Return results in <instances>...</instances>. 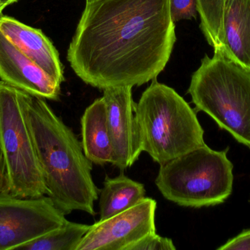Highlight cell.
I'll list each match as a JSON object with an SVG mask.
<instances>
[{
    "label": "cell",
    "instance_id": "1",
    "mask_svg": "<svg viewBox=\"0 0 250 250\" xmlns=\"http://www.w3.org/2000/svg\"><path fill=\"white\" fill-rule=\"evenodd\" d=\"M176 41L170 0H86L67 60L94 88L141 86L164 70Z\"/></svg>",
    "mask_w": 250,
    "mask_h": 250
},
{
    "label": "cell",
    "instance_id": "2",
    "mask_svg": "<svg viewBox=\"0 0 250 250\" xmlns=\"http://www.w3.org/2000/svg\"><path fill=\"white\" fill-rule=\"evenodd\" d=\"M19 94L47 196L65 215L81 211L95 216L100 190L82 142L45 99L21 90Z\"/></svg>",
    "mask_w": 250,
    "mask_h": 250
},
{
    "label": "cell",
    "instance_id": "3",
    "mask_svg": "<svg viewBox=\"0 0 250 250\" xmlns=\"http://www.w3.org/2000/svg\"><path fill=\"white\" fill-rule=\"evenodd\" d=\"M135 113L141 151L160 165L206 144L195 110L156 79L143 92Z\"/></svg>",
    "mask_w": 250,
    "mask_h": 250
},
{
    "label": "cell",
    "instance_id": "4",
    "mask_svg": "<svg viewBox=\"0 0 250 250\" xmlns=\"http://www.w3.org/2000/svg\"><path fill=\"white\" fill-rule=\"evenodd\" d=\"M188 93L198 111L250 148V70L222 51L206 55L192 74Z\"/></svg>",
    "mask_w": 250,
    "mask_h": 250
},
{
    "label": "cell",
    "instance_id": "5",
    "mask_svg": "<svg viewBox=\"0 0 250 250\" xmlns=\"http://www.w3.org/2000/svg\"><path fill=\"white\" fill-rule=\"evenodd\" d=\"M229 148L214 151L202 145L160 165L155 184L164 198L180 206H213L231 195L233 165Z\"/></svg>",
    "mask_w": 250,
    "mask_h": 250
},
{
    "label": "cell",
    "instance_id": "6",
    "mask_svg": "<svg viewBox=\"0 0 250 250\" xmlns=\"http://www.w3.org/2000/svg\"><path fill=\"white\" fill-rule=\"evenodd\" d=\"M0 139L8 170L10 193L22 198L46 195L19 90L2 81H0Z\"/></svg>",
    "mask_w": 250,
    "mask_h": 250
},
{
    "label": "cell",
    "instance_id": "7",
    "mask_svg": "<svg viewBox=\"0 0 250 250\" xmlns=\"http://www.w3.org/2000/svg\"><path fill=\"white\" fill-rule=\"evenodd\" d=\"M67 221L47 195L22 198L0 193V250H17Z\"/></svg>",
    "mask_w": 250,
    "mask_h": 250
},
{
    "label": "cell",
    "instance_id": "8",
    "mask_svg": "<svg viewBox=\"0 0 250 250\" xmlns=\"http://www.w3.org/2000/svg\"><path fill=\"white\" fill-rule=\"evenodd\" d=\"M155 200L145 198L129 209L91 226L76 250H126L156 232Z\"/></svg>",
    "mask_w": 250,
    "mask_h": 250
},
{
    "label": "cell",
    "instance_id": "9",
    "mask_svg": "<svg viewBox=\"0 0 250 250\" xmlns=\"http://www.w3.org/2000/svg\"><path fill=\"white\" fill-rule=\"evenodd\" d=\"M132 89L131 86L105 88L103 96L112 145L111 164L122 171L132 167L142 153Z\"/></svg>",
    "mask_w": 250,
    "mask_h": 250
},
{
    "label": "cell",
    "instance_id": "10",
    "mask_svg": "<svg viewBox=\"0 0 250 250\" xmlns=\"http://www.w3.org/2000/svg\"><path fill=\"white\" fill-rule=\"evenodd\" d=\"M0 79L21 91L57 101L61 84L19 51L0 32Z\"/></svg>",
    "mask_w": 250,
    "mask_h": 250
},
{
    "label": "cell",
    "instance_id": "11",
    "mask_svg": "<svg viewBox=\"0 0 250 250\" xmlns=\"http://www.w3.org/2000/svg\"><path fill=\"white\" fill-rule=\"evenodd\" d=\"M0 32L44 71L60 84L62 83L64 70L58 51L41 29L1 14Z\"/></svg>",
    "mask_w": 250,
    "mask_h": 250
},
{
    "label": "cell",
    "instance_id": "12",
    "mask_svg": "<svg viewBox=\"0 0 250 250\" xmlns=\"http://www.w3.org/2000/svg\"><path fill=\"white\" fill-rule=\"evenodd\" d=\"M220 51L250 70V0H225Z\"/></svg>",
    "mask_w": 250,
    "mask_h": 250
},
{
    "label": "cell",
    "instance_id": "13",
    "mask_svg": "<svg viewBox=\"0 0 250 250\" xmlns=\"http://www.w3.org/2000/svg\"><path fill=\"white\" fill-rule=\"evenodd\" d=\"M83 152L92 164H111L113 150L104 98L95 100L81 119Z\"/></svg>",
    "mask_w": 250,
    "mask_h": 250
},
{
    "label": "cell",
    "instance_id": "14",
    "mask_svg": "<svg viewBox=\"0 0 250 250\" xmlns=\"http://www.w3.org/2000/svg\"><path fill=\"white\" fill-rule=\"evenodd\" d=\"M144 185L121 173L105 176L100 197V220L110 218L134 206L146 198Z\"/></svg>",
    "mask_w": 250,
    "mask_h": 250
},
{
    "label": "cell",
    "instance_id": "15",
    "mask_svg": "<svg viewBox=\"0 0 250 250\" xmlns=\"http://www.w3.org/2000/svg\"><path fill=\"white\" fill-rule=\"evenodd\" d=\"M91 226L67 220L54 229L22 246L18 250H76Z\"/></svg>",
    "mask_w": 250,
    "mask_h": 250
},
{
    "label": "cell",
    "instance_id": "16",
    "mask_svg": "<svg viewBox=\"0 0 250 250\" xmlns=\"http://www.w3.org/2000/svg\"><path fill=\"white\" fill-rule=\"evenodd\" d=\"M201 27L207 42L214 51H221L223 15L225 0H196Z\"/></svg>",
    "mask_w": 250,
    "mask_h": 250
},
{
    "label": "cell",
    "instance_id": "17",
    "mask_svg": "<svg viewBox=\"0 0 250 250\" xmlns=\"http://www.w3.org/2000/svg\"><path fill=\"white\" fill-rule=\"evenodd\" d=\"M173 240L152 233L129 246L126 250H175Z\"/></svg>",
    "mask_w": 250,
    "mask_h": 250
},
{
    "label": "cell",
    "instance_id": "18",
    "mask_svg": "<svg viewBox=\"0 0 250 250\" xmlns=\"http://www.w3.org/2000/svg\"><path fill=\"white\" fill-rule=\"evenodd\" d=\"M170 16L174 23L185 19H196V0H170Z\"/></svg>",
    "mask_w": 250,
    "mask_h": 250
},
{
    "label": "cell",
    "instance_id": "19",
    "mask_svg": "<svg viewBox=\"0 0 250 250\" xmlns=\"http://www.w3.org/2000/svg\"><path fill=\"white\" fill-rule=\"evenodd\" d=\"M218 250H250V229L244 230L238 236L228 241Z\"/></svg>",
    "mask_w": 250,
    "mask_h": 250
},
{
    "label": "cell",
    "instance_id": "20",
    "mask_svg": "<svg viewBox=\"0 0 250 250\" xmlns=\"http://www.w3.org/2000/svg\"><path fill=\"white\" fill-rule=\"evenodd\" d=\"M10 191L8 170L0 139V193H7L10 192Z\"/></svg>",
    "mask_w": 250,
    "mask_h": 250
},
{
    "label": "cell",
    "instance_id": "21",
    "mask_svg": "<svg viewBox=\"0 0 250 250\" xmlns=\"http://www.w3.org/2000/svg\"><path fill=\"white\" fill-rule=\"evenodd\" d=\"M19 0H0V4H1V9L4 10L7 6L13 4V3L17 2Z\"/></svg>",
    "mask_w": 250,
    "mask_h": 250
},
{
    "label": "cell",
    "instance_id": "22",
    "mask_svg": "<svg viewBox=\"0 0 250 250\" xmlns=\"http://www.w3.org/2000/svg\"><path fill=\"white\" fill-rule=\"evenodd\" d=\"M2 9H1V4H0V15L1 14V12H2Z\"/></svg>",
    "mask_w": 250,
    "mask_h": 250
}]
</instances>
